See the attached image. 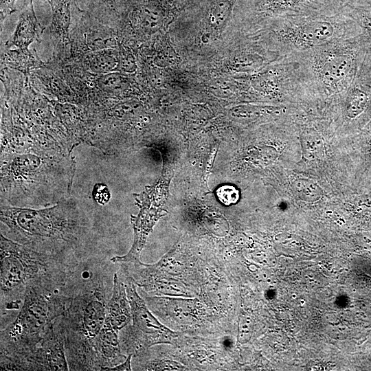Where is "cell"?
<instances>
[{
    "label": "cell",
    "mask_w": 371,
    "mask_h": 371,
    "mask_svg": "<svg viewBox=\"0 0 371 371\" xmlns=\"http://www.w3.org/2000/svg\"><path fill=\"white\" fill-rule=\"evenodd\" d=\"M60 279L49 276L27 284L18 315L1 330V370H24L51 324L66 310L71 297L56 289Z\"/></svg>",
    "instance_id": "6da1fadb"
},
{
    "label": "cell",
    "mask_w": 371,
    "mask_h": 371,
    "mask_svg": "<svg viewBox=\"0 0 371 371\" xmlns=\"http://www.w3.org/2000/svg\"><path fill=\"white\" fill-rule=\"evenodd\" d=\"M1 221L16 242L58 259L80 242L86 228L78 209L66 202L40 210L1 205Z\"/></svg>",
    "instance_id": "7a4b0ae2"
},
{
    "label": "cell",
    "mask_w": 371,
    "mask_h": 371,
    "mask_svg": "<svg viewBox=\"0 0 371 371\" xmlns=\"http://www.w3.org/2000/svg\"><path fill=\"white\" fill-rule=\"evenodd\" d=\"M108 301L102 283L89 284L59 317L69 370H98L93 344L105 322Z\"/></svg>",
    "instance_id": "3957f363"
},
{
    "label": "cell",
    "mask_w": 371,
    "mask_h": 371,
    "mask_svg": "<svg viewBox=\"0 0 371 371\" xmlns=\"http://www.w3.org/2000/svg\"><path fill=\"white\" fill-rule=\"evenodd\" d=\"M355 41L346 38L289 55L306 92L326 96L346 92L357 70L358 47Z\"/></svg>",
    "instance_id": "277c9868"
},
{
    "label": "cell",
    "mask_w": 371,
    "mask_h": 371,
    "mask_svg": "<svg viewBox=\"0 0 371 371\" xmlns=\"http://www.w3.org/2000/svg\"><path fill=\"white\" fill-rule=\"evenodd\" d=\"M60 260L39 252L1 234V310L20 308L27 284L32 280L64 272L55 265Z\"/></svg>",
    "instance_id": "5b68a950"
},
{
    "label": "cell",
    "mask_w": 371,
    "mask_h": 371,
    "mask_svg": "<svg viewBox=\"0 0 371 371\" xmlns=\"http://www.w3.org/2000/svg\"><path fill=\"white\" fill-rule=\"evenodd\" d=\"M346 12L334 15L282 18L271 29L275 54L283 58L348 36Z\"/></svg>",
    "instance_id": "8992f818"
},
{
    "label": "cell",
    "mask_w": 371,
    "mask_h": 371,
    "mask_svg": "<svg viewBox=\"0 0 371 371\" xmlns=\"http://www.w3.org/2000/svg\"><path fill=\"white\" fill-rule=\"evenodd\" d=\"M135 282L127 276L125 285L132 314L130 346L133 350H141L162 344H173L179 333L167 328L153 315L145 301L139 295Z\"/></svg>",
    "instance_id": "52a82bcc"
},
{
    "label": "cell",
    "mask_w": 371,
    "mask_h": 371,
    "mask_svg": "<svg viewBox=\"0 0 371 371\" xmlns=\"http://www.w3.org/2000/svg\"><path fill=\"white\" fill-rule=\"evenodd\" d=\"M59 317L51 324L44 335L27 361L25 370H69L65 350V337Z\"/></svg>",
    "instance_id": "ba28073f"
},
{
    "label": "cell",
    "mask_w": 371,
    "mask_h": 371,
    "mask_svg": "<svg viewBox=\"0 0 371 371\" xmlns=\"http://www.w3.org/2000/svg\"><path fill=\"white\" fill-rule=\"evenodd\" d=\"M131 321H132V314L125 282L122 280L117 273H115L112 295L106 306L104 326L119 332Z\"/></svg>",
    "instance_id": "9c48e42d"
},
{
    "label": "cell",
    "mask_w": 371,
    "mask_h": 371,
    "mask_svg": "<svg viewBox=\"0 0 371 371\" xmlns=\"http://www.w3.org/2000/svg\"><path fill=\"white\" fill-rule=\"evenodd\" d=\"M118 331L103 326L96 337L93 352L98 370H104L122 362L125 357L121 351Z\"/></svg>",
    "instance_id": "30bf717a"
},
{
    "label": "cell",
    "mask_w": 371,
    "mask_h": 371,
    "mask_svg": "<svg viewBox=\"0 0 371 371\" xmlns=\"http://www.w3.org/2000/svg\"><path fill=\"white\" fill-rule=\"evenodd\" d=\"M40 27L34 11L32 0H29L20 14L16 30L10 41V44L20 48H27L36 39Z\"/></svg>",
    "instance_id": "8fae6325"
},
{
    "label": "cell",
    "mask_w": 371,
    "mask_h": 371,
    "mask_svg": "<svg viewBox=\"0 0 371 371\" xmlns=\"http://www.w3.org/2000/svg\"><path fill=\"white\" fill-rule=\"evenodd\" d=\"M354 82L343 93L344 113L348 120H355L359 117L366 110L369 101L368 93Z\"/></svg>",
    "instance_id": "7c38bea8"
},
{
    "label": "cell",
    "mask_w": 371,
    "mask_h": 371,
    "mask_svg": "<svg viewBox=\"0 0 371 371\" xmlns=\"http://www.w3.org/2000/svg\"><path fill=\"white\" fill-rule=\"evenodd\" d=\"M300 143L304 156L309 160L324 157V144L319 134L313 127L306 126L300 132Z\"/></svg>",
    "instance_id": "4fadbf2b"
},
{
    "label": "cell",
    "mask_w": 371,
    "mask_h": 371,
    "mask_svg": "<svg viewBox=\"0 0 371 371\" xmlns=\"http://www.w3.org/2000/svg\"><path fill=\"white\" fill-rule=\"evenodd\" d=\"M294 196L306 203H315L323 196V190L315 182L306 179H297L291 185Z\"/></svg>",
    "instance_id": "5bb4252c"
},
{
    "label": "cell",
    "mask_w": 371,
    "mask_h": 371,
    "mask_svg": "<svg viewBox=\"0 0 371 371\" xmlns=\"http://www.w3.org/2000/svg\"><path fill=\"white\" fill-rule=\"evenodd\" d=\"M88 63L93 71L104 74L113 69L118 60L115 58V51L107 49L90 54Z\"/></svg>",
    "instance_id": "9a60e30c"
},
{
    "label": "cell",
    "mask_w": 371,
    "mask_h": 371,
    "mask_svg": "<svg viewBox=\"0 0 371 371\" xmlns=\"http://www.w3.org/2000/svg\"><path fill=\"white\" fill-rule=\"evenodd\" d=\"M122 78L116 73H107L98 78V86L105 91L115 92L122 87Z\"/></svg>",
    "instance_id": "2e32d148"
},
{
    "label": "cell",
    "mask_w": 371,
    "mask_h": 371,
    "mask_svg": "<svg viewBox=\"0 0 371 371\" xmlns=\"http://www.w3.org/2000/svg\"><path fill=\"white\" fill-rule=\"evenodd\" d=\"M218 200L226 205L237 203L240 199V192L232 185H223L218 188L216 192Z\"/></svg>",
    "instance_id": "e0dca14e"
},
{
    "label": "cell",
    "mask_w": 371,
    "mask_h": 371,
    "mask_svg": "<svg viewBox=\"0 0 371 371\" xmlns=\"http://www.w3.org/2000/svg\"><path fill=\"white\" fill-rule=\"evenodd\" d=\"M92 196L98 203L104 205L110 200L111 193L106 184L98 183L93 187Z\"/></svg>",
    "instance_id": "ac0fdd59"
},
{
    "label": "cell",
    "mask_w": 371,
    "mask_h": 371,
    "mask_svg": "<svg viewBox=\"0 0 371 371\" xmlns=\"http://www.w3.org/2000/svg\"><path fill=\"white\" fill-rule=\"evenodd\" d=\"M16 0H1V19L15 11Z\"/></svg>",
    "instance_id": "d6986e66"
},
{
    "label": "cell",
    "mask_w": 371,
    "mask_h": 371,
    "mask_svg": "<svg viewBox=\"0 0 371 371\" xmlns=\"http://www.w3.org/2000/svg\"><path fill=\"white\" fill-rule=\"evenodd\" d=\"M133 353H129L128 357L125 359L124 361L113 366L111 368H106L104 370H113V371H128L131 370V359Z\"/></svg>",
    "instance_id": "ffe728a7"
},
{
    "label": "cell",
    "mask_w": 371,
    "mask_h": 371,
    "mask_svg": "<svg viewBox=\"0 0 371 371\" xmlns=\"http://www.w3.org/2000/svg\"><path fill=\"white\" fill-rule=\"evenodd\" d=\"M355 203L361 207L371 210V195H361L356 198Z\"/></svg>",
    "instance_id": "44dd1931"
},
{
    "label": "cell",
    "mask_w": 371,
    "mask_h": 371,
    "mask_svg": "<svg viewBox=\"0 0 371 371\" xmlns=\"http://www.w3.org/2000/svg\"><path fill=\"white\" fill-rule=\"evenodd\" d=\"M104 5L106 9L115 12L116 10V0H95Z\"/></svg>",
    "instance_id": "7402d4cb"
}]
</instances>
